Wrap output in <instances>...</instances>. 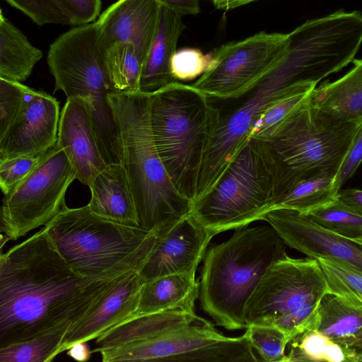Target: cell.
Segmentation results:
<instances>
[{"instance_id": "1", "label": "cell", "mask_w": 362, "mask_h": 362, "mask_svg": "<svg viewBox=\"0 0 362 362\" xmlns=\"http://www.w3.org/2000/svg\"><path fill=\"white\" fill-rule=\"evenodd\" d=\"M123 275L92 280L77 274L42 228L1 254L0 347L74 323Z\"/></svg>"}, {"instance_id": "2", "label": "cell", "mask_w": 362, "mask_h": 362, "mask_svg": "<svg viewBox=\"0 0 362 362\" xmlns=\"http://www.w3.org/2000/svg\"><path fill=\"white\" fill-rule=\"evenodd\" d=\"M107 98L139 226L158 235L189 216L192 203L175 188L156 149L150 123L151 94L113 92Z\"/></svg>"}, {"instance_id": "3", "label": "cell", "mask_w": 362, "mask_h": 362, "mask_svg": "<svg viewBox=\"0 0 362 362\" xmlns=\"http://www.w3.org/2000/svg\"><path fill=\"white\" fill-rule=\"evenodd\" d=\"M286 244L270 226L235 229L208 248L199 281L202 310L216 325L245 329L246 304L269 267L286 254Z\"/></svg>"}, {"instance_id": "4", "label": "cell", "mask_w": 362, "mask_h": 362, "mask_svg": "<svg viewBox=\"0 0 362 362\" xmlns=\"http://www.w3.org/2000/svg\"><path fill=\"white\" fill-rule=\"evenodd\" d=\"M55 250L77 274L106 280L139 272L158 235L117 223L91 211L88 205L65 206L45 226Z\"/></svg>"}, {"instance_id": "5", "label": "cell", "mask_w": 362, "mask_h": 362, "mask_svg": "<svg viewBox=\"0 0 362 362\" xmlns=\"http://www.w3.org/2000/svg\"><path fill=\"white\" fill-rule=\"evenodd\" d=\"M221 118L210 98L191 84L175 81L151 94L150 123L156 149L174 186L192 203Z\"/></svg>"}, {"instance_id": "6", "label": "cell", "mask_w": 362, "mask_h": 362, "mask_svg": "<svg viewBox=\"0 0 362 362\" xmlns=\"http://www.w3.org/2000/svg\"><path fill=\"white\" fill-rule=\"evenodd\" d=\"M309 95L272 136L262 140L274 165V201L303 180L323 173L337 176L362 125L320 111Z\"/></svg>"}, {"instance_id": "7", "label": "cell", "mask_w": 362, "mask_h": 362, "mask_svg": "<svg viewBox=\"0 0 362 362\" xmlns=\"http://www.w3.org/2000/svg\"><path fill=\"white\" fill-rule=\"evenodd\" d=\"M54 91L81 99L88 107L102 156L107 164L122 161L118 127L108 95L111 82L95 23L74 26L50 45L47 55Z\"/></svg>"}, {"instance_id": "8", "label": "cell", "mask_w": 362, "mask_h": 362, "mask_svg": "<svg viewBox=\"0 0 362 362\" xmlns=\"http://www.w3.org/2000/svg\"><path fill=\"white\" fill-rule=\"evenodd\" d=\"M276 174L263 141L248 138L216 184L192 202L189 216L217 235L247 226L272 209Z\"/></svg>"}, {"instance_id": "9", "label": "cell", "mask_w": 362, "mask_h": 362, "mask_svg": "<svg viewBox=\"0 0 362 362\" xmlns=\"http://www.w3.org/2000/svg\"><path fill=\"white\" fill-rule=\"evenodd\" d=\"M328 292L316 259L286 255L269 267L249 298L245 328L251 325L275 326L289 342L303 331L314 329L320 303Z\"/></svg>"}, {"instance_id": "10", "label": "cell", "mask_w": 362, "mask_h": 362, "mask_svg": "<svg viewBox=\"0 0 362 362\" xmlns=\"http://www.w3.org/2000/svg\"><path fill=\"white\" fill-rule=\"evenodd\" d=\"M103 362L180 361L201 362H257L244 333L224 336L199 317L158 335L97 351Z\"/></svg>"}, {"instance_id": "11", "label": "cell", "mask_w": 362, "mask_h": 362, "mask_svg": "<svg viewBox=\"0 0 362 362\" xmlns=\"http://www.w3.org/2000/svg\"><path fill=\"white\" fill-rule=\"evenodd\" d=\"M76 179L65 153L56 144L8 194L1 209V230L15 240L45 226L66 206L65 194Z\"/></svg>"}, {"instance_id": "12", "label": "cell", "mask_w": 362, "mask_h": 362, "mask_svg": "<svg viewBox=\"0 0 362 362\" xmlns=\"http://www.w3.org/2000/svg\"><path fill=\"white\" fill-rule=\"evenodd\" d=\"M288 33L260 32L211 51L208 69L192 86L209 98H238L253 90L285 56Z\"/></svg>"}, {"instance_id": "13", "label": "cell", "mask_w": 362, "mask_h": 362, "mask_svg": "<svg viewBox=\"0 0 362 362\" xmlns=\"http://www.w3.org/2000/svg\"><path fill=\"white\" fill-rule=\"evenodd\" d=\"M60 113L55 98L29 88L13 123L0 136V160L40 156L53 148L57 143Z\"/></svg>"}, {"instance_id": "14", "label": "cell", "mask_w": 362, "mask_h": 362, "mask_svg": "<svg viewBox=\"0 0 362 362\" xmlns=\"http://www.w3.org/2000/svg\"><path fill=\"white\" fill-rule=\"evenodd\" d=\"M286 245L312 258H329L362 273V245L329 231L307 214L286 208L272 209L262 218Z\"/></svg>"}, {"instance_id": "15", "label": "cell", "mask_w": 362, "mask_h": 362, "mask_svg": "<svg viewBox=\"0 0 362 362\" xmlns=\"http://www.w3.org/2000/svg\"><path fill=\"white\" fill-rule=\"evenodd\" d=\"M216 235L189 215L158 235L139 274L144 283L175 274H196L208 245Z\"/></svg>"}, {"instance_id": "16", "label": "cell", "mask_w": 362, "mask_h": 362, "mask_svg": "<svg viewBox=\"0 0 362 362\" xmlns=\"http://www.w3.org/2000/svg\"><path fill=\"white\" fill-rule=\"evenodd\" d=\"M138 271L121 276L67 331L60 352L77 342L97 339L135 314L142 286Z\"/></svg>"}, {"instance_id": "17", "label": "cell", "mask_w": 362, "mask_h": 362, "mask_svg": "<svg viewBox=\"0 0 362 362\" xmlns=\"http://www.w3.org/2000/svg\"><path fill=\"white\" fill-rule=\"evenodd\" d=\"M157 0H118L95 21L103 52L113 45L132 42L144 64L159 19Z\"/></svg>"}, {"instance_id": "18", "label": "cell", "mask_w": 362, "mask_h": 362, "mask_svg": "<svg viewBox=\"0 0 362 362\" xmlns=\"http://www.w3.org/2000/svg\"><path fill=\"white\" fill-rule=\"evenodd\" d=\"M57 144L65 153L76 179L90 187L106 166L86 103L68 98L60 113Z\"/></svg>"}, {"instance_id": "19", "label": "cell", "mask_w": 362, "mask_h": 362, "mask_svg": "<svg viewBox=\"0 0 362 362\" xmlns=\"http://www.w3.org/2000/svg\"><path fill=\"white\" fill-rule=\"evenodd\" d=\"M87 204L92 212L122 225L140 227L126 170L122 163H110L98 174L89 187Z\"/></svg>"}, {"instance_id": "20", "label": "cell", "mask_w": 362, "mask_h": 362, "mask_svg": "<svg viewBox=\"0 0 362 362\" xmlns=\"http://www.w3.org/2000/svg\"><path fill=\"white\" fill-rule=\"evenodd\" d=\"M184 30L182 16L161 5L157 28L143 66L139 91L152 94L175 81L170 62Z\"/></svg>"}, {"instance_id": "21", "label": "cell", "mask_w": 362, "mask_h": 362, "mask_svg": "<svg viewBox=\"0 0 362 362\" xmlns=\"http://www.w3.org/2000/svg\"><path fill=\"white\" fill-rule=\"evenodd\" d=\"M200 284L196 274H175L144 283L134 315L178 310L196 314Z\"/></svg>"}, {"instance_id": "22", "label": "cell", "mask_w": 362, "mask_h": 362, "mask_svg": "<svg viewBox=\"0 0 362 362\" xmlns=\"http://www.w3.org/2000/svg\"><path fill=\"white\" fill-rule=\"evenodd\" d=\"M354 67L333 82H325L309 95L311 104L337 119L362 124V59H354Z\"/></svg>"}, {"instance_id": "23", "label": "cell", "mask_w": 362, "mask_h": 362, "mask_svg": "<svg viewBox=\"0 0 362 362\" xmlns=\"http://www.w3.org/2000/svg\"><path fill=\"white\" fill-rule=\"evenodd\" d=\"M314 329L356 349L362 341V303L328 292L320 303Z\"/></svg>"}, {"instance_id": "24", "label": "cell", "mask_w": 362, "mask_h": 362, "mask_svg": "<svg viewBox=\"0 0 362 362\" xmlns=\"http://www.w3.org/2000/svg\"><path fill=\"white\" fill-rule=\"evenodd\" d=\"M199 317L196 314L178 310L133 315L99 336L95 341L98 346L92 352L150 338L191 323Z\"/></svg>"}, {"instance_id": "25", "label": "cell", "mask_w": 362, "mask_h": 362, "mask_svg": "<svg viewBox=\"0 0 362 362\" xmlns=\"http://www.w3.org/2000/svg\"><path fill=\"white\" fill-rule=\"evenodd\" d=\"M42 51L0 12V78L23 82L42 59Z\"/></svg>"}, {"instance_id": "26", "label": "cell", "mask_w": 362, "mask_h": 362, "mask_svg": "<svg viewBox=\"0 0 362 362\" xmlns=\"http://www.w3.org/2000/svg\"><path fill=\"white\" fill-rule=\"evenodd\" d=\"M286 362H356L358 350L337 343L314 329H308L290 340Z\"/></svg>"}, {"instance_id": "27", "label": "cell", "mask_w": 362, "mask_h": 362, "mask_svg": "<svg viewBox=\"0 0 362 362\" xmlns=\"http://www.w3.org/2000/svg\"><path fill=\"white\" fill-rule=\"evenodd\" d=\"M335 178L334 174L323 173L303 180L278 197L271 210L286 208L308 214L324 206L337 197Z\"/></svg>"}, {"instance_id": "28", "label": "cell", "mask_w": 362, "mask_h": 362, "mask_svg": "<svg viewBox=\"0 0 362 362\" xmlns=\"http://www.w3.org/2000/svg\"><path fill=\"white\" fill-rule=\"evenodd\" d=\"M72 324V322H66L30 339L0 347V361H52L61 354L63 339Z\"/></svg>"}, {"instance_id": "29", "label": "cell", "mask_w": 362, "mask_h": 362, "mask_svg": "<svg viewBox=\"0 0 362 362\" xmlns=\"http://www.w3.org/2000/svg\"><path fill=\"white\" fill-rule=\"evenodd\" d=\"M107 71L117 92L139 90L144 63L130 42L116 44L103 52Z\"/></svg>"}, {"instance_id": "30", "label": "cell", "mask_w": 362, "mask_h": 362, "mask_svg": "<svg viewBox=\"0 0 362 362\" xmlns=\"http://www.w3.org/2000/svg\"><path fill=\"white\" fill-rule=\"evenodd\" d=\"M315 87L314 83L305 84L272 102L252 124L248 138L264 140L272 136Z\"/></svg>"}, {"instance_id": "31", "label": "cell", "mask_w": 362, "mask_h": 362, "mask_svg": "<svg viewBox=\"0 0 362 362\" xmlns=\"http://www.w3.org/2000/svg\"><path fill=\"white\" fill-rule=\"evenodd\" d=\"M307 214L325 229L351 240L362 238V216L354 212L337 198Z\"/></svg>"}, {"instance_id": "32", "label": "cell", "mask_w": 362, "mask_h": 362, "mask_svg": "<svg viewBox=\"0 0 362 362\" xmlns=\"http://www.w3.org/2000/svg\"><path fill=\"white\" fill-rule=\"evenodd\" d=\"M316 259L331 293L362 303V273L337 260L324 257Z\"/></svg>"}, {"instance_id": "33", "label": "cell", "mask_w": 362, "mask_h": 362, "mask_svg": "<svg viewBox=\"0 0 362 362\" xmlns=\"http://www.w3.org/2000/svg\"><path fill=\"white\" fill-rule=\"evenodd\" d=\"M245 332L253 350L267 362H286L288 340L283 331L275 326L251 325Z\"/></svg>"}, {"instance_id": "34", "label": "cell", "mask_w": 362, "mask_h": 362, "mask_svg": "<svg viewBox=\"0 0 362 362\" xmlns=\"http://www.w3.org/2000/svg\"><path fill=\"white\" fill-rule=\"evenodd\" d=\"M211 58V52L204 54L197 48L177 49L170 62L171 76L177 81H189L199 78L208 69Z\"/></svg>"}, {"instance_id": "35", "label": "cell", "mask_w": 362, "mask_h": 362, "mask_svg": "<svg viewBox=\"0 0 362 362\" xmlns=\"http://www.w3.org/2000/svg\"><path fill=\"white\" fill-rule=\"evenodd\" d=\"M20 10L38 25L45 24L71 25L57 0H5Z\"/></svg>"}, {"instance_id": "36", "label": "cell", "mask_w": 362, "mask_h": 362, "mask_svg": "<svg viewBox=\"0 0 362 362\" xmlns=\"http://www.w3.org/2000/svg\"><path fill=\"white\" fill-rule=\"evenodd\" d=\"M28 88L21 82L0 78V136L13 123Z\"/></svg>"}, {"instance_id": "37", "label": "cell", "mask_w": 362, "mask_h": 362, "mask_svg": "<svg viewBox=\"0 0 362 362\" xmlns=\"http://www.w3.org/2000/svg\"><path fill=\"white\" fill-rule=\"evenodd\" d=\"M43 155L0 160V187L4 194L21 182L38 164Z\"/></svg>"}, {"instance_id": "38", "label": "cell", "mask_w": 362, "mask_h": 362, "mask_svg": "<svg viewBox=\"0 0 362 362\" xmlns=\"http://www.w3.org/2000/svg\"><path fill=\"white\" fill-rule=\"evenodd\" d=\"M70 19L71 25L78 26L95 22L100 15L101 0H57Z\"/></svg>"}, {"instance_id": "39", "label": "cell", "mask_w": 362, "mask_h": 362, "mask_svg": "<svg viewBox=\"0 0 362 362\" xmlns=\"http://www.w3.org/2000/svg\"><path fill=\"white\" fill-rule=\"evenodd\" d=\"M362 162V125L357 132L335 178V187L339 191L354 174Z\"/></svg>"}, {"instance_id": "40", "label": "cell", "mask_w": 362, "mask_h": 362, "mask_svg": "<svg viewBox=\"0 0 362 362\" xmlns=\"http://www.w3.org/2000/svg\"><path fill=\"white\" fill-rule=\"evenodd\" d=\"M180 16L197 15L200 12L199 0H157Z\"/></svg>"}, {"instance_id": "41", "label": "cell", "mask_w": 362, "mask_h": 362, "mask_svg": "<svg viewBox=\"0 0 362 362\" xmlns=\"http://www.w3.org/2000/svg\"><path fill=\"white\" fill-rule=\"evenodd\" d=\"M337 199L341 204L362 216V189H340Z\"/></svg>"}, {"instance_id": "42", "label": "cell", "mask_w": 362, "mask_h": 362, "mask_svg": "<svg viewBox=\"0 0 362 362\" xmlns=\"http://www.w3.org/2000/svg\"><path fill=\"white\" fill-rule=\"evenodd\" d=\"M66 354L78 361H87L90 359L92 351L86 341L77 342L66 350Z\"/></svg>"}, {"instance_id": "43", "label": "cell", "mask_w": 362, "mask_h": 362, "mask_svg": "<svg viewBox=\"0 0 362 362\" xmlns=\"http://www.w3.org/2000/svg\"><path fill=\"white\" fill-rule=\"evenodd\" d=\"M214 7L219 10L228 11L247 4L257 0H211Z\"/></svg>"}, {"instance_id": "44", "label": "cell", "mask_w": 362, "mask_h": 362, "mask_svg": "<svg viewBox=\"0 0 362 362\" xmlns=\"http://www.w3.org/2000/svg\"><path fill=\"white\" fill-rule=\"evenodd\" d=\"M356 349L358 351H362V341L358 345V346L356 347Z\"/></svg>"}, {"instance_id": "45", "label": "cell", "mask_w": 362, "mask_h": 362, "mask_svg": "<svg viewBox=\"0 0 362 362\" xmlns=\"http://www.w3.org/2000/svg\"><path fill=\"white\" fill-rule=\"evenodd\" d=\"M354 241H356V242H358V243H361L362 245V238H360V239L356 240Z\"/></svg>"}]
</instances>
